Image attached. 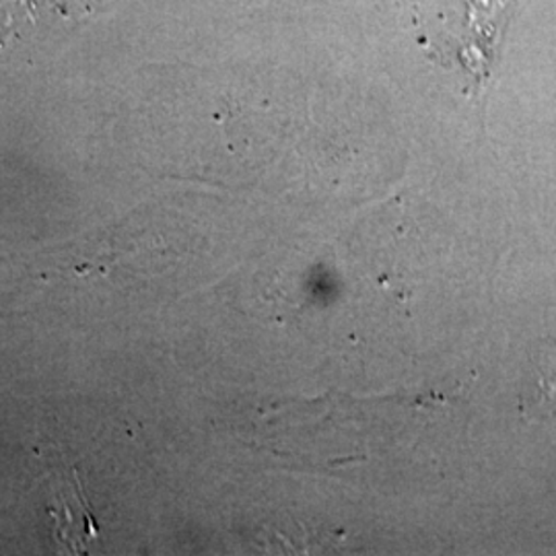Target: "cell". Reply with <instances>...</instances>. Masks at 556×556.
Listing matches in <instances>:
<instances>
[{
	"label": "cell",
	"mask_w": 556,
	"mask_h": 556,
	"mask_svg": "<svg viewBox=\"0 0 556 556\" xmlns=\"http://www.w3.org/2000/svg\"><path fill=\"white\" fill-rule=\"evenodd\" d=\"M516 0H429L427 46L445 64H457L472 85L482 87L497 62L505 25Z\"/></svg>",
	"instance_id": "obj_1"
},
{
	"label": "cell",
	"mask_w": 556,
	"mask_h": 556,
	"mask_svg": "<svg viewBox=\"0 0 556 556\" xmlns=\"http://www.w3.org/2000/svg\"><path fill=\"white\" fill-rule=\"evenodd\" d=\"M96 11L91 0H0V66L52 52Z\"/></svg>",
	"instance_id": "obj_2"
},
{
	"label": "cell",
	"mask_w": 556,
	"mask_h": 556,
	"mask_svg": "<svg viewBox=\"0 0 556 556\" xmlns=\"http://www.w3.org/2000/svg\"><path fill=\"white\" fill-rule=\"evenodd\" d=\"M52 519L56 521V538L71 553L83 555L100 534L91 503L83 491L79 470L59 456V466H52Z\"/></svg>",
	"instance_id": "obj_3"
},
{
	"label": "cell",
	"mask_w": 556,
	"mask_h": 556,
	"mask_svg": "<svg viewBox=\"0 0 556 556\" xmlns=\"http://www.w3.org/2000/svg\"><path fill=\"white\" fill-rule=\"evenodd\" d=\"M519 410L530 422L556 417V337L553 334L540 338L530 349Z\"/></svg>",
	"instance_id": "obj_4"
}]
</instances>
